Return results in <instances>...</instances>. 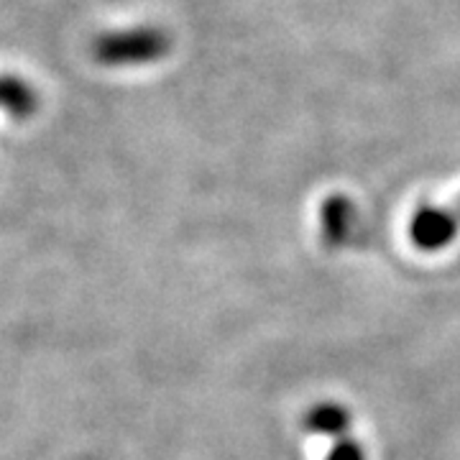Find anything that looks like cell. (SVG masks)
I'll list each match as a JSON object with an SVG mask.
<instances>
[{
	"instance_id": "obj_1",
	"label": "cell",
	"mask_w": 460,
	"mask_h": 460,
	"mask_svg": "<svg viewBox=\"0 0 460 460\" xmlns=\"http://www.w3.org/2000/svg\"><path fill=\"white\" fill-rule=\"evenodd\" d=\"M156 51V41H151L146 33H133V36H115L100 44V57L118 62L128 57H148Z\"/></svg>"
},
{
	"instance_id": "obj_2",
	"label": "cell",
	"mask_w": 460,
	"mask_h": 460,
	"mask_svg": "<svg viewBox=\"0 0 460 460\" xmlns=\"http://www.w3.org/2000/svg\"><path fill=\"white\" fill-rule=\"evenodd\" d=\"M0 105L8 108L11 115H29L36 108V95L26 83L13 80V77H3L0 80Z\"/></svg>"
}]
</instances>
